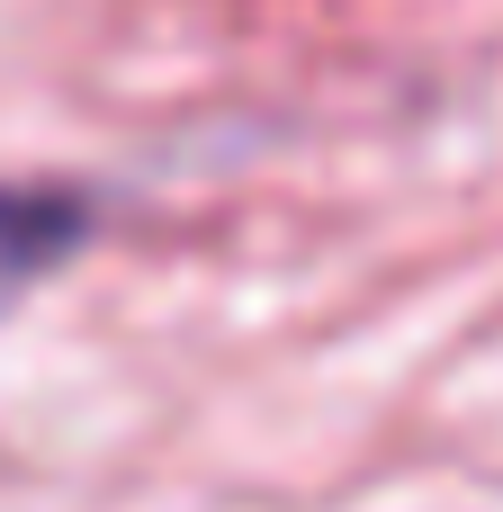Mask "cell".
<instances>
[{
  "label": "cell",
  "instance_id": "obj_1",
  "mask_svg": "<svg viewBox=\"0 0 503 512\" xmlns=\"http://www.w3.org/2000/svg\"><path fill=\"white\" fill-rule=\"evenodd\" d=\"M81 243V198L54 189H0V288H27Z\"/></svg>",
  "mask_w": 503,
  "mask_h": 512
}]
</instances>
